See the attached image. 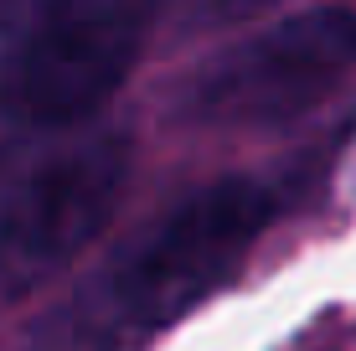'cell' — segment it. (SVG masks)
Segmentation results:
<instances>
[{"mask_svg": "<svg viewBox=\"0 0 356 351\" xmlns=\"http://www.w3.org/2000/svg\"><path fill=\"white\" fill-rule=\"evenodd\" d=\"M129 140L88 135L31 165L0 202V289L31 295L88 253L129 186Z\"/></svg>", "mask_w": 356, "mask_h": 351, "instance_id": "277c9868", "label": "cell"}, {"mask_svg": "<svg viewBox=\"0 0 356 351\" xmlns=\"http://www.w3.org/2000/svg\"><path fill=\"white\" fill-rule=\"evenodd\" d=\"M155 0H26L0 57V114L26 129L88 119L129 78Z\"/></svg>", "mask_w": 356, "mask_h": 351, "instance_id": "7a4b0ae2", "label": "cell"}, {"mask_svg": "<svg viewBox=\"0 0 356 351\" xmlns=\"http://www.w3.org/2000/svg\"><path fill=\"white\" fill-rule=\"evenodd\" d=\"M279 212L284 181L274 176H222L191 191L57 300L21 351H145L232 284Z\"/></svg>", "mask_w": 356, "mask_h": 351, "instance_id": "6da1fadb", "label": "cell"}, {"mask_svg": "<svg viewBox=\"0 0 356 351\" xmlns=\"http://www.w3.org/2000/svg\"><path fill=\"white\" fill-rule=\"evenodd\" d=\"M356 78V10H300L259 36L222 47L181 88V114L196 124L259 129L315 108Z\"/></svg>", "mask_w": 356, "mask_h": 351, "instance_id": "3957f363", "label": "cell"}]
</instances>
